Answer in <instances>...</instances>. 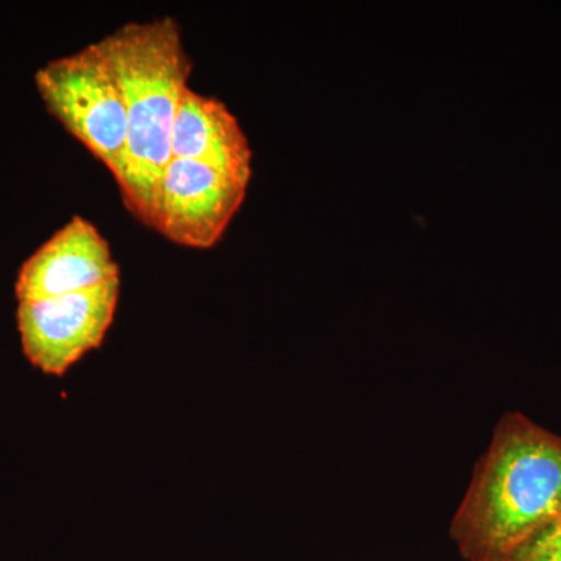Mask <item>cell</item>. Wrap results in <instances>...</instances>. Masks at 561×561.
<instances>
[{"instance_id": "obj_1", "label": "cell", "mask_w": 561, "mask_h": 561, "mask_svg": "<svg viewBox=\"0 0 561 561\" xmlns=\"http://www.w3.org/2000/svg\"><path fill=\"white\" fill-rule=\"evenodd\" d=\"M560 515L561 435L507 413L454 515L453 541L467 561H504Z\"/></svg>"}, {"instance_id": "obj_2", "label": "cell", "mask_w": 561, "mask_h": 561, "mask_svg": "<svg viewBox=\"0 0 561 561\" xmlns=\"http://www.w3.org/2000/svg\"><path fill=\"white\" fill-rule=\"evenodd\" d=\"M127 106V147L116 183L125 208L153 230L172 133L192 62L172 16L128 22L99 41Z\"/></svg>"}, {"instance_id": "obj_3", "label": "cell", "mask_w": 561, "mask_h": 561, "mask_svg": "<svg viewBox=\"0 0 561 561\" xmlns=\"http://www.w3.org/2000/svg\"><path fill=\"white\" fill-rule=\"evenodd\" d=\"M35 84L51 116L116 179L127 147V106L99 41L47 62Z\"/></svg>"}, {"instance_id": "obj_4", "label": "cell", "mask_w": 561, "mask_h": 561, "mask_svg": "<svg viewBox=\"0 0 561 561\" xmlns=\"http://www.w3.org/2000/svg\"><path fill=\"white\" fill-rule=\"evenodd\" d=\"M121 279L92 289L20 302L16 311L22 351L44 375L65 376L92 350L101 348L113 324Z\"/></svg>"}, {"instance_id": "obj_5", "label": "cell", "mask_w": 561, "mask_h": 561, "mask_svg": "<svg viewBox=\"0 0 561 561\" xmlns=\"http://www.w3.org/2000/svg\"><path fill=\"white\" fill-rule=\"evenodd\" d=\"M247 191L241 181L172 158L162 176L153 230L176 245L213 249L241 209Z\"/></svg>"}, {"instance_id": "obj_6", "label": "cell", "mask_w": 561, "mask_h": 561, "mask_svg": "<svg viewBox=\"0 0 561 561\" xmlns=\"http://www.w3.org/2000/svg\"><path fill=\"white\" fill-rule=\"evenodd\" d=\"M121 279L110 242L92 221L73 216L22 264L18 301H36L92 289Z\"/></svg>"}, {"instance_id": "obj_7", "label": "cell", "mask_w": 561, "mask_h": 561, "mask_svg": "<svg viewBox=\"0 0 561 561\" xmlns=\"http://www.w3.org/2000/svg\"><path fill=\"white\" fill-rule=\"evenodd\" d=\"M172 158L198 162L247 186L253 173V151L238 117L220 99L190 87L173 124Z\"/></svg>"}, {"instance_id": "obj_8", "label": "cell", "mask_w": 561, "mask_h": 561, "mask_svg": "<svg viewBox=\"0 0 561 561\" xmlns=\"http://www.w3.org/2000/svg\"><path fill=\"white\" fill-rule=\"evenodd\" d=\"M504 561H561V515L535 531Z\"/></svg>"}]
</instances>
